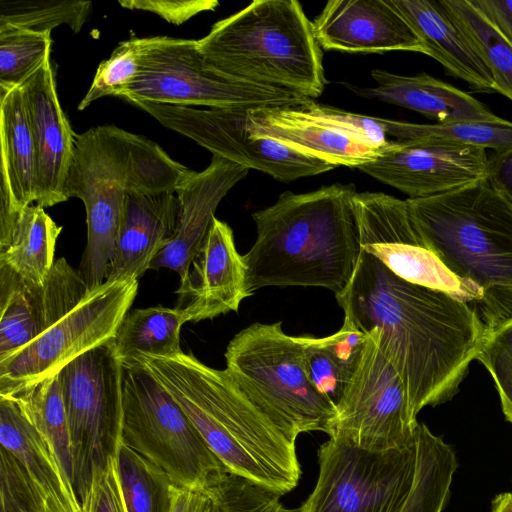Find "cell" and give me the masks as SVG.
Listing matches in <instances>:
<instances>
[{
	"label": "cell",
	"mask_w": 512,
	"mask_h": 512,
	"mask_svg": "<svg viewBox=\"0 0 512 512\" xmlns=\"http://www.w3.org/2000/svg\"><path fill=\"white\" fill-rule=\"evenodd\" d=\"M61 231L62 226L36 204L20 211L0 209V266L43 284L56 261Z\"/></svg>",
	"instance_id": "27"
},
{
	"label": "cell",
	"mask_w": 512,
	"mask_h": 512,
	"mask_svg": "<svg viewBox=\"0 0 512 512\" xmlns=\"http://www.w3.org/2000/svg\"><path fill=\"white\" fill-rule=\"evenodd\" d=\"M371 77L375 81L373 87L342 84L358 96L416 111L437 123L501 119L469 93L425 72L404 76L374 69Z\"/></svg>",
	"instance_id": "23"
},
{
	"label": "cell",
	"mask_w": 512,
	"mask_h": 512,
	"mask_svg": "<svg viewBox=\"0 0 512 512\" xmlns=\"http://www.w3.org/2000/svg\"><path fill=\"white\" fill-rule=\"evenodd\" d=\"M491 512H512V492H504L494 497Z\"/></svg>",
	"instance_id": "48"
},
{
	"label": "cell",
	"mask_w": 512,
	"mask_h": 512,
	"mask_svg": "<svg viewBox=\"0 0 512 512\" xmlns=\"http://www.w3.org/2000/svg\"><path fill=\"white\" fill-rule=\"evenodd\" d=\"M116 462L127 512H170L174 484L159 466L123 441Z\"/></svg>",
	"instance_id": "34"
},
{
	"label": "cell",
	"mask_w": 512,
	"mask_h": 512,
	"mask_svg": "<svg viewBox=\"0 0 512 512\" xmlns=\"http://www.w3.org/2000/svg\"><path fill=\"white\" fill-rule=\"evenodd\" d=\"M176 400L229 472L275 491H292L301 478L295 442L241 391L228 372L191 352L130 358Z\"/></svg>",
	"instance_id": "3"
},
{
	"label": "cell",
	"mask_w": 512,
	"mask_h": 512,
	"mask_svg": "<svg viewBox=\"0 0 512 512\" xmlns=\"http://www.w3.org/2000/svg\"><path fill=\"white\" fill-rule=\"evenodd\" d=\"M204 493L210 498L209 512H289L280 494L231 472Z\"/></svg>",
	"instance_id": "39"
},
{
	"label": "cell",
	"mask_w": 512,
	"mask_h": 512,
	"mask_svg": "<svg viewBox=\"0 0 512 512\" xmlns=\"http://www.w3.org/2000/svg\"><path fill=\"white\" fill-rule=\"evenodd\" d=\"M2 445L24 465L37 486L46 512H83L73 486L62 472L50 446L30 423L12 427Z\"/></svg>",
	"instance_id": "29"
},
{
	"label": "cell",
	"mask_w": 512,
	"mask_h": 512,
	"mask_svg": "<svg viewBox=\"0 0 512 512\" xmlns=\"http://www.w3.org/2000/svg\"><path fill=\"white\" fill-rule=\"evenodd\" d=\"M1 512H46L44 500L21 461L0 448Z\"/></svg>",
	"instance_id": "42"
},
{
	"label": "cell",
	"mask_w": 512,
	"mask_h": 512,
	"mask_svg": "<svg viewBox=\"0 0 512 512\" xmlns=\"http://www.w3.org/2000/svg\"><path fill=\"white\" fill-rule=\"evenodd\" d=\"M138 291V280H107L38 338L0 361V396L59 373L68 363L114 339Z\"/></svg>",
	"instance_id": "12"
},
{
	"label": "cell",
	"mask_w": 512,
	"mask_h": 512,
	"mask_svg": "<svg viewBox=\"0 0 512 512\" xmlns=\"http://www.w3.org/2000/svg\"><path fill=\"white\" fill-rule=\"evenodd\" d=\"M197 42L206 60L231 76L313 100L325 89L322 48L299 1L254 0Z\"/></svg>",
	"instance_id": "6"
},
{
	"label": "cell",
	"mask_w": 512,
	"mask_h": 512,
	"mask_svg": "<svg viewBox=\"0 0 512 512\" xmlns=\"http://www.w3.org/2000/svg\"><path fill=\"white\" fill-rule=\"evenodd\" d=\"M5 397V396H3ZM40 432L72 484V455L66 411L58 374L8 396Z\"/></svg>",
	"instance_id": "32"
},
{
	"label": "cell",
	"mask_w": 512,
	"mask_h": 512,
	"mask_svg": "<svg viewBox=\"0 0 512 512\" xmlns=\"http://www.w3.org/2000/svg\"><path fill=\"white\" fill-rule=\"evenodd\" d=\"M312 24L327 51L425 54L421 40L388 0H330Z\"/></svg>",
	"instance_id": "20"
},
{
	"label": "cell",
	"mask_w": 512,
	"mask_h": 512,
	"mask_svg": "<svg viewBox=\"0 0 512 512\" xmlns=\"http://www.w3.org/2000/svg\"><path fill=\"white\" fill-rule=\"evenodd\" d=\"M180 209L175 192L129 193L107 280L139 279L173 237Z\"/></svg>",
	"instance_id": "22"
},
{
	"label": "cell",
	"mask_w": 512,
	"mask_h": 512,
	"mask_svg": "<svg viewBox=\"0 0 512 512\" xmlns=\"http://www.w3.org/2000/svg\"><path fill=\"white\" fill-rule=\"evenodd\" d=\"M51 44L49 32L0 26V89L22 85L50 59Z\"/></svg>",
	"instance_id": "37"
},
{
	"label": "cell",
	"mask_w": 512,
	"mask_h": 512,
	"mask_svg": "<svg viewBox=\"0 0 512 512\" xmlns=\"http://www.w3.org/2000/svg\"><path fill=\"white\" fill-rule=\"evenodd\" d=\"M353 184L335 183L304 193L285 191L252 214L257 237L243 255L246 286L321 287L341 293L362 249Z\"/></svg>",
	"instance_id": "2"
},
{
	"label": "cell",
	"mask_w": 512,
	"mask_h": 512,
	"mask_svg": "<svg viewBox=\"0 0 512 512\" xmlns=\"http://www.w3.org/2000/svg\"><path fill=\"white\" fill-rule=\"evenodd\" d=\"M476 360L491 374L505 419L512 424V321L486 330Z\"/></svg>",
	"instance_id": "41"
},
{
	"label": "cell",
	"mask_w": 512,
	"mask_h": 512,
	"mask_svg": "<svg viewBox=\"0 0 512 512\" xmlns=\"http://www.w3.org/2000/svg\"><path fill=\"white\" fill-rule=\"evenodd\" d=\"M335 298L344 320L374 334L402 380L415 418L424 407L456 394L487 330L466 302L403 280L364 251Z\"/></svg>",
	"instance_id": "1"
},
{
	"label": "cell",
	"mask_w": 512,
	"mask_h": 512,
	"mask_svg": "<svg viewBox=\"0 0 512 512\" xmlns=\"http://www.w3.org/2000/svg\"><path fill=\"white\" fill-rule=\"evenodd\" d=\"M122 371V359L110 339L58 373L70 436L72 486L80 503L122 441Z\"/></svg>",
	"instance_id": "10"
},
{
	"label": "cell",
	"mask_w": 512,
	"mask_h": 512,
	"mask_svg": "<svg viewBox=\"0 0 512 512\" xmlns=\"http://www.w3.org/2000/svg\"><path fill=\"white\" fill-rule=\"evenodd\" d=\"M299 338L310 381L336 407L361 362L370 335L344 320L334 334Z\"/></svg>",
	"instance_id": "28"
},
{
	"label": "cell",
	"mask_w": 512,
	"mask_h": 512,
	"mask_svg": "<svg viewBox=\"0 0 512 512\" xmlns=\"http://www.w3.org/2000/svg\"><path fill=\"white\" fill-rule=\"evenodd\" d=\"M122 363V441L174 485L205 492L228 469L170 393L135 361Z\"/></svg>",
	"instance_id": "9"
},
{
	"label": "cell",
	"mask_w": 512,
	"mask_h": 512,
	"mask_svg": "<svg viewBox=\"0 0 512 512\" xmlns=\"http://www.w3.org/2000/svg\"><path fill=\"white\" fill-rule=\"evenodd\" d=\"M246 119L251 133L272 138L336 167L357 168L384 154L345 133L312 120L296 106L249 109Z\"/></svg>",
	"instance_id": "25"
},
{
	"label": "cell",
	"mask_w": 512,
	"mask_h": 512,
	"mask_svg": "<svg viewBox=\"0 0 512 512\" xmlns=\"http://www.w3.org/2000/svg\"><path fill=\"white\" fill-rule=\"evenodd\" d=\"M443 3L489 70L496 92L512 102V43L470 0Z\"/></svg>",
	"instance_id": "33"
},
{
	"label": "cell",
	"mask_w": 512,
	"mask_h": 512,
	"mask_svg": "<svg viewBox=\"0 0 512 512\" xmlns=\"http://www.w3.org/2000/svg\"><path fill=\"white\" fill-rule=\"evenodd\" d=\"M20 87L36 147L35 204L42 208L52 207L67 201L64 187L73 161L77 134L60 105L50 59Z\"/></svg>",
	"instance_id": "19"
},
{
	"label": "cell",
	"mask_w": 512,
	"mask_h": 512,
	"mask_svg": "<svg viewBox=\"0 0 512 512\" xmlns=\"http://www.w3.org/2000/svg\"><path fill=\"white\" fill-rule=\"evenodd\" d=\"M90 291L64 257L55 261L43 284L0 266V361L51 328Z\"/></svg>",
	"instance_id": "16"
},
{
	"label": "cell",
	"mask_w": 512,
	"mask_h": 512,
	"mask_svg": "<svg viewBox=\"0 0 512 512\" xmlns=\"http://www.w3.org/2000/svg\"><path fill=\"white\" fill-rule=\"evenodd\" d=\"M446 73L478 92L494 93V80L443 0H388Z\"/></svg>",
	"instance_id": "24"
},
{
	"label": "cell",
	"mask_w": 512,
	"mask_h": 512,
	"mask_svg": "<svg viewBox=\"0 0 512 512\" xmlns=\"http://www.w3.org/2000/svg\"><path fill=\"white\" fill-rule=\"evenodd\" d=\"M134 105L163 126L209 150L212 155L287 183L315 176L335 165L272 138L251 133L245 109L198 108L148 101Z\"/></svg>",
	"instance_id": "13"
},
{
	"label": "cell",
	"mask_w": 512,
	"mask_h": 512,
	"mask_svg": "<svg viewBox=\"0 0 512 512\" xmlns=\"http://www.w3.org/2000/svg\"><path fill=\"white\" fill-rule=\"evenodd\" d=\"M317 456L316 485L299 512H401L414 485L416 435L410 444L388 450L329 437Z\"/></svg>",
	"instance_id": "11"
},
{
	"label": "cell",
	"mask_w": 512,
	"mask_h": 512,
	"mask_svg": "<svg viewBox=\"0 0 512 512\" xmlns=\"http://www.w3.org/2000/svg\"><path fill=\"white\" fill-rule=\"evenodd\" d=\"M353 202L362 251L401 279L446 292L474 310L478 296L426 246L406 200L382 192H357Z\"/></svg>",
	"instance_id": "15"
},
{
	"label": "cell",
	"mask_w": 512,
	"mask_h": 512,
	"mask_svg": "<svg viewBox=\"0 0 512 512\" xmlns=\"http://www.w3.org/2000/svg\"><path fill=\"white\" fill-rule=\"evenodd\" d=\"M118 3L123 8L157 14L175 25H181L199 13L213 11L219 6L216 0H121Z\"/></svg>",
	"instance_id": "44"
},
{
	"label": "cell",
	"mask_w": 512,
	"mask_h": 512,
	"mask_svg": "<svg viewBox=\"0 0 512 512\" xmlns=\"http://www.w3.org/2000/svg\"><path fill=\"white\" fill-rule=\"evenodd\" d=\"M357 169L408 198H424L487 179L489 153L437 141L397 142L395 148Z\"/></svg>",
	"instance_id": "17"
},
{
	"label": "cell",
	"mask_w": 512,
	"mask_h": 512,
	"mask_svg": "<svg viewBox=\"0 0 512 512\" xmlns=\"http://www.w3.org/2000/svg\"><path fill=\"white\" fill-rule=\"evenodd\" d=\"M312 120L345 133L384 154L395 148L393 141L396 120L382 119L344 111L308 99L296 106Z\"/></svg>",
	"instance_id": "38"
},
{
	"label": "cell",
	"mask_w": 512,
	"mask_h": 512,
	"mask_svg": "<svg viewBox=\"0 0 512 512\" xmlns=\"http://www.w3.org/2000/svg\"><path fill=\"white\" fill-rule=\"evenodd\" d=\"M209 496L198 490L172 486L170 512H209Z\"/></svg>",
	"instance_id": "47"
},
{
	"label": "cell",
	"mask_w": 512,
	"mask_h": 512,
	"mask_svg": "<svg viewBox=\"0 0 512 512\" xmlns=\"http://www.w3.org/2000/svg\"><path fill=\"white\" fill-rule=\"evenodd\" d=\"M225 360L233 381L289 440L311 431L331 434L336 407L310 381L300 338L286 334L281 321L242 329Z\"/></svg>",
	"instance_id": "7"
},
{
	"label": "cell",
	"mask_w": 512,
	"mask_h": 512,
	"mask_svg": "<svg viewBox=\"0 0 512 512\" xmlns=\"http://www.w3.org/2000/svg\"><path fill=\"white\" fill-rule=\"evenodd\" d=\"M83 512H127L119 482L116 457L97 472L84 501Z\"/></svg>",
	"instance_id": "43"
},
{
	"label": "cell",
	"mask_w": 512,
	"mask_h": 512,
	"mask_svg": "<svg viewBox=\"0 0 512 512\" xmlns=\"http://www.w3.org/2000/svg\"><path fill=\"white\" fill-rule=\"evenodd\" d=\"M437 141L505 152L512 148V122L467 121L453 123H401L400 142Z\"/></svg>",
	"instance_id": "35"
},
{
	"label": "cell",
	"mask_w": 512,
	"mask_h": 512,
	"mask_svg": "<svg viewBox=\"0 0 512 512\" xmlns=\"http://www.w3.org/2000/svg\"><path fill=\"white\" fill-rule=\"evenodd\" d=\"M512 43V0H470Z\"/></svg>",
	"instance_id": "46"
},
{
	"label": "cell",
	"mask_w": 512,
	"mask_h": 512,
	"mask_svg": "<svg viewBox=\"0 0 512 512\" xmlns=\"http://www.w3.org/2000/svg\"><path fill=\"white\" fill-rule=\"evenodd\" d=\"M488 181L512 203V148L489 153Z\"/></svg>",
	"instance_id": "45"
},
{
	"label": "cell",
	"mask_w": 512,
	"mask_h": 512,
	"mask_svg": "<svg viewBox=\"0 0 512 512\" xmlns=\"http://www.w3.org/2000/svg\"><path fill=\"white\" fill-rule=\"evenodd\" d=\"M249 169L212 155L210 164L182 181L175 193L180 209L175 233L152 261L150 269L168 268L185 278L210 228L215 211Z\"/></svg>",
	"instance_id": "21"
},
{
	"label": "cell",
	"mask_w": 512,
	"mask_h": 512,
	"mask_svg": "<svg viewBox=\"0 0 512 512\" xmlns=\"http://www.w3.org/2000/svg\"><path fill=\"white\" fill-rule=\"evenodd\" d=\"M118 97L131 103L245 110L299 106L309 99L226 74L206 60L197 40L170 36L141 38L137 77Z\"/></svg>",
	"instance_id": "8"
},
{
	"label": "cell",
	"mask_w": 512,
	"mask_h": 512,
	"mask_svg": "<svg viewBox=\"0 0 512 512\" xmlns=\"http://www.w3.org/2000/svg\"><path fill=\"white\" fill-rule=\"evenodd\" d=\"M176 308L187 322L213 319L237 312L251 294L246 286V265L234 242L231 227L213 218L187 275L176 291Z\"/></svg>",
	"instance_id": "18"
},
{
	"label": "cell",
	"mask_w": 512,
	"mask_h": 512,
	"mask_svg": "<svg viewBox=\"0 0 512 512\" xmlns=\"http://www.w3.org/2000/svg\"><path fill=\"white\" fill-rule=\"evenodd\" d=\"M406 202L426 246L478 296L486 329L512 321V203L488 179Z\"/></svg>",
	"instance_id": "4"
},
{
	"label": "cell",
	"mask_w": 512,
	"mask_h": 512,
	"mask_svg": "<svg viewBox=\"0 0 512 512\" xmlns=\"http://www.w3.org/2000/svg\"><path fill=\"white\" fill-rule=\"evenodd\" d=\"M91 1L1 0L0 26L9 25L35 32H49L67 25L79 32L91 11Z\"/></svg>",
	"instance_id": "36"
},
{
	"label": "cell",
	"mask_w": 512,
	"mask_h": 512,
	"mask_svg": "<svg viewBox=\"0 0 512 512\" xmlns=\"http://www.w3.org/2000/svg\"><path fill=\"white\" fill-rule=\"evenodd\" d=\"M186 322L184 313L176 307L157 305L129 311L114 338L116 352L122 360L174 356L182 352L180 330Z\"/></svg>",
	"instance_id": "30"
},
{
	"label": "cell",
	"mask_w": 512,
	"mask_h": 512,
	"mask_svg": "<svg viewBox=\"0 0 512 512\" xmlns=\"http://www.w3.org/2000/svg\"><path fill=\"white\" fill-rule=\"evenodd\" d=\"M0 209L35 204L37 155L21 87L0 89Z\"/></svg>",
	"instance_id": "26"
},
{
	"label": "cell",
	"mask_w": 512,
	"mask_h": 512,
	"mask_svg": "<svg viewBox=\"0 0 512 512\" xmlns=\"http://www.w3.org/2000/svg\"><path fill=\"white\" fill-rule=\"evenodd\" d=\"M192 171L157 143L115 125L77 134L64 194L85 206L87 244L78 271L90 290L107 279L126 196L175 192Z\"/></svg>",
	"instance_id": "5"
},
{
	"label": "cell",
	"mask_w": 512,
	"mask_h": 512,
	"mask_svg": "<svg viewBox=\"0 0 512 512\" xmlns=\"http://www.w3.org/2000/svg\"><path fill=\"white\" fill-rule=\"evenodd\" d=\"M361 362L336 406L329 437L369 450H388L414 441L419 424L410 410L405 387L379 349L372 333Z\"/></svg>",
	"instance_id": "14"
},
{
	"label": "cell",
	"mask_w": 512,
	"mask_h": 512,
	"mask_svg": "<svg viewBox=\"0 0 512 512\" xmlns=\"http://www.w3.org/2000/svg\"><path fill=\"white\" fill-rule=\"evenodd\" d=\"M417 465L414 485L401 512H442L448 503L456 454L424 423L416 429Z\"/></svg>",
	"instance_id": "31"
},
{
	"label": "cell",
	"mask_w": 512,
	"mask_h": 512,
	"mask_svg": "<svg viewBox=\"0 0 512 512\" xmlns=\"http://www.w3.org/2000/svg\"><path fill=\"white\" fill-rule=\"evenodd\" d=\"M140 49L141 38L134 37L120 42L110 57L99 64L90 88L78 105V110H84L93 101L102 97H118L137 77Z\"/></svg>",
	"instance_id": "40"
}]
</instances>
